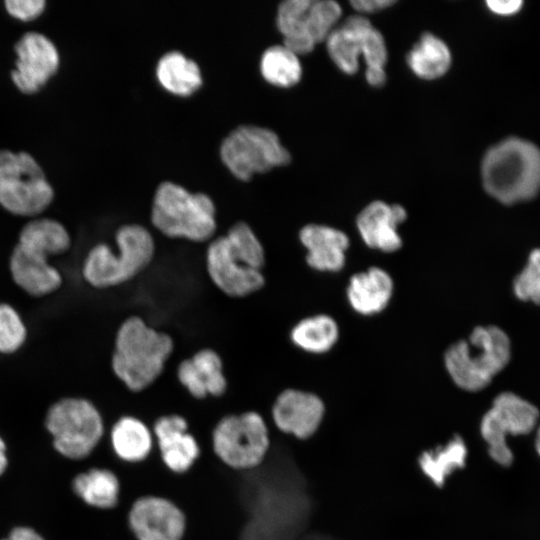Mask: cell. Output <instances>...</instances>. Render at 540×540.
<instances>
[{
    "label": "cell",
    "instance_id": "cell-41",
    "mask_svg": "<svg viewBox=\"0 0 540 540\" xmlns=\"http://www.w3.org/2000/svg\"><path fill=\"white\" fill-rule=\"evenodd\" d=\"M5 540H11V539L8 538V539H5Z\"/></svg>",
    "mask_w": 540,
    "mask_h": 540
},
{
    "label": "cell",
    "instance_id": "cell-32",
    "mask_svg": "<svg viewBox=\"0 0 540 540\" xmlns=\"http://www.w3.org/2000/svg\"><path fill=\"white\" fill-rule=\"evenodd\" d=\"M513 288L519 299L540 304V248L530 253L527 265L514 279Z\"/></svg>",
    "mask_w": 540,
    "mask_h": 540
},
{
    "label": "cell",
    "instance_id": "cell-1",
    "mask_svg": "<svg viewBox=\"0 0 540 540\" xmlns=\"http://www.w3.org/2000/svg\"><path fill=\"white\" fill-rule=\"evenodd\" d=\"M265 251L252 228L235 223L228 232L210 241L207 272L217 288L230 297H245L260 290L265 278Z\"/></svg>",
    "mask_w": 540,
    "mask_h": 540
},
{
    "label": "cell",
    "instance_id": "cell-39",
    "mask_svg": "<svg viewBox=\"0 0 540 540\" xmlns=\"http://www.w3.org/2000/svg\"><path fill=\"white\" fill-rule=\"evenodd\" d=\"M5 443L0 437V475L4 472L6 466H7V458L5 454Z\"/></svg>",
    "mask_w": 540,
    "mask_h": 540
},
{
    "label": "cell",
    "instance_id": "cell-12",
    "mask_svg": "<svg viewBox=\"0 0 540 540\" xmlns=\"http://www.w3.org/2000/svg\"><path fill=\"white\" fill-rule=\"evenodd\" d=\"M126 520L135 540H183L187 531L182 508L159 495L136 498L128 508Z\"/></svg>",
    "mask_w": 540,
    "mask_h": 540
},
{
    "label": "cell",
    "instance_id": "cell-2",
    "mask_svg": "<svg viewBox=\"0 0 540 540\" xmlns=\"http://www.w3.org/2000/svg\"><path fill=\"white\" fill-rule=\"evenodd\" d=\"M485 191L507 205L527 201L540 191V149L518 137L492 146L481 162Z\"/></svg>",
    "mask_w": 540,
    "mask_h": 540
},
{
    "label": "cell",
    "instance_id": "cell-19",
    "mask_svg": "<svg viewBox=\"0 0 540 540\" xmlns=\"http://www.w3.org/2000/svg\"><path fill=\"white\" fill-rule=\"evenodd\" d=\"M41 250L18 243L11 255L10 269L14 281L29 294L42 296L61 284L59 272L47 262Z\"/></svg>",
    "mask_w": 540,
    "mask_h": 540
},
{
    "label": "cell",
    "instance_id": "cell-22",
    "mask_svg": "<svg viewBox=\"0 0 540 540\" xmlns=\"http://www.w3.org/2000/svg\"><path fill=\"white\" fill-rule=\"evenodd\" d=\"M393 288V280L388 272L379 267H370L350 278L346 295L349 304L357 313L368 316L386 308Z\"/></svg>",
    "mask_w": 540,
    "mask_h": 540
},
{
    "label": "cell",
    "instance_id": "cell-33",
    "mask_svg": "<svg viewBox=\"0 0 540 540\" xmlns=\"http://www.w3.org/2000/svg\"><path fill=\"white\" fill-rule=\"evenodd\" d=\"M26 330L18 313L9 305L0 304V351L11 353L25 340Z\"/></svg>",
    "mask_w": 540,
    "mask_h": 540
},
{
    "label": "cell",
    "instance_id": "cell-30",
    "mask_svg": "<svg viewBox=\"0 0 540 540\" xmlns=\"http://www.w3.org/2000/svg\"><path fill=\"white\" fill-rule=\"evenodd\" d=\"M18 243L41 250L49 256L65 252L70 246V237L59 222L39 219L24 226Z\"/></svg>",
    "mask_w": 540,
    "mask_h": 540
},
{
    "label": "cell",
    "instance_id": "cell-23",
    "mask_svg": "<svg viewBox=\"0 0 540 540\" xmlns=\"http://www.w3.org/2000/svg\"><path fill=\"white\" fill-rule=\"evenodd\" d=\"M110 442L116 457L128 465L145 462L155 449L151 427L134 415H123L115 421Z\"/></svg>",
    "mask_w": 540,
    "mask_h": 540
},
{
    "label": "cell",
    "instance_id": "cell-15",
    "mask_svg": "<svg viewBox=\"0 0 540 540\" xmlns=\"http://www.w3.org/2000/svg\"><path fill=\"white\" fill-rule=\"evenodd\" d=\"M17 60L11 77L25 94L39 91L56 73L59 55L55 45L41 33L28 32L15 45Z\"/></svg>",
    "mask_w": 540,
    "mask_h": 540
},
{
    "label": "cell",
    "instance_id": "cell-38",
    "mask_svg": "<svg viewBox=\"0 0 540 540\" xmlns=\"http://www.w3.org/2000/svg\"><path fill=\"white\" fill-rule=\"evenodd\" d=\"M11 540H44L37 532L28 527L14 528L9 536Z\"/></svg>",
    "mask_w": 540,
    "mask_h": 540
},
{
    "label": "cell",
    "instance_id": "cell-35",
    "mask_svg": "<svg viewBox=\"0 0 540 540\" xmlns=\"http://www.w3.org/2000/svg\"><path fill=\"white\" fill-rule=\"evenodd\" d=\"M395 3L391 0H355L350 4L360 14H371L389 8Z\"/></svg>",
    "mask_w": 540,
    "mask_h": 540
},
{
    "label": "cell",
    "instance_id": "cell-37",
    "mask_svg": "<svg viewBox=\"0 0 540 540\" xmlns=\"http://www.w3.org/2000/svg\"><path fill=\"white\" fill-rule=\"evenodd\" d=\"M365 79L372 87H381L386 81L385 68H366Z\"/></svg>",
    "mask_w": 540,
    "mask_h": 540
},
{
    "label": "cell",
    "instance_id": "cell-40",
    "mask_svg": "<svg viewBox=\"0 0 540 540\" xmlns=\"http://www.w3.org/2000/svg\"><path fill=\"white\" fill-rule=\"evenodd\" d=\"M535 445H536L537 452L540 455V426L537 430Z\"/></svg>",
    "mask_w": 540,
    "mask_h": 540
},
{
    "label": "cell",
    "instance_id": "cell-3",
    "mask_svg": "<svg viewBox=\"0 0 540 540\" xmlns=\"http://www.w3.org/2000/svg\"><path fill=\"white\" fill-rule=\"evenodd\" d=\"M173 348L169 334L147 325L138 316H131L116 334L113 372L130 391L141 392L159 378Z\"/></svg>",
    "mask_w": 540,
    "mask_h": 540
},
{
    "label": "cell",
    "instance_id": "cell-8",
    "mask_svg": "<svg viewBox=\"0 0 540 540\" xmlns=\"http://www.w3.org/2000/svg\"><path fill=\"white\" fill-rule=\"evenodd\" d=\"M220 157L228 170L242 181L250 180L255 173L287 165L291 160L278 135L256 125H241L232 130L220 146Z\"/></svg>",
    "mask_w": 540,
    "mask_h": 540
},
{
    "label": "cell",
    "instance_id": "cell-11",
    "mask_svg": "<svg viewBox=\"0 0 540 540\" xmlns=\"http://www.w3.org/2000/svg\"><path fill=\"white\" fill-rule=\"evenodd\" d=\"M538 409L512 392L499 394L480 421V435L490 458L501 466H510L513 453L507 435L530 433L538 420Z\"/></svg>",
    "mask_w": 540,
    "mask_h": 540
},
{
    "label": "cell",
    "instance_id": "cell-4",
    "mask_svg": "<svg viewBox=\"0 0 540 540\" xmlns=\"http://www.w3.org/2000/svg\"><path fill=\"white\" fill-rule=\"evenodd\" d=\"M510 359V340L496 326L476 327L467 340L445 352V367L456 386L476 392L485 388Z\"/></svg>",
    "mask_w": 540,
    "mask_h": 540
},
{
    "label": "cell",
    "instance_id": "cell-31",
    "mask_svg": "<svg viewBox=\"0 0 540 540\" xmlns=\"http://www.w3.org/2000/svg\"><path fill=\"white\" fill-rule=\"evenodd\" d=\"M342 15L341 6L333 0H311L307 12V32L316 45L326 41L337 27Z\"/></svg>",
    "mask_w": 540,
    "mask_h": 540
},
{
    "label": "cell",
    "instance_id": "cell-6",
    "mask_svg": "<svg viewBox=\"0 0 540 540\" xmlns=\"http://www.w3.org/2000/svg\"><path fill=\"white\" fill-rule=\"evenodd\" d=\"M115 240L116 252L106 244H98L88 253L83 276L90 285L107 288L123 284L145 270L154 258V239L139 224L121 226Z\"/></svg>",
    "mask_w": 540,
    "mask_h": 540
},
{
    "label": "cell",
    "instance_id": "cell-13",
    "mask_svg": "<svg viewBox=\"0 0 540 540\" xmlns=\"http://www.w3.org/2000/svg\"><path fill=\"white\" fill-rule=\"evenodd\" d=\"M325 415V403L318 395L294 388L281 391L271 407V420L275 428L299 441L313 437Z\"/></svg>",
    "mask_w": 540,
    "mask_h": 540
},
{
    "label": "cell",
    "instance_id": "cell-34",
    "mask_svg": "<svg viewBox=\"0 0 540 540\" xmlns=\"http://www.w3.org/2000/svg\"><path fill=\"white\" fill-rule=\"evenodd\" d=\"M44 0H7L5 6L10 15L23 20L30 21L37 18L45 8Z\"/></svg>",
    "mask_w": 540,
    "mask_h": 540
},
{
    "label": "cell",
    "instance_id": "cell-26",
    "mask_svg": "<svg viewBox=\"0 0 540 540\" xmlns=\"http://www.w3.org/2000/svg\"><path fill=\"white\" fill-rule=\"evenodd\" d=\"M156 76L164 89L178 96L191 95L202 85L198 64L179 51L167 52L159 59Z\"/></svg>",
    "mask_w": 540,
    "mask_h": 540
},
{
    "label": "cell",
    "instance_id": "cell-27",
    "mask_svg": "<svg viewBox=\"0 0 540 540\" xmlns=\"http://www.w3.org/2000/svg\"><path fill=\"white\" fill-rule=\"evenodd\" d=\"M310 1L286 0L277 9L276 25L283 36V45L298 56L311 52L316 46L307 32Z\"/></svg>",
    "mask_w": 540,
    "mask_h": 540
},
{
    "label": "cell",
    "instance_id": "cell-25",
    "mask_svg": "<svg viewBox=\"0 0 540 540\" xmlns=\"http://www.w3.org/2000/svg\"><path fill=\"white\" fill-rule=\"evenodd\" d=\"M409 69L418 78L435 80L445 75L452 63L448 45L432 33H423L406 57Z\"/></svg>",
    "mask_w": 540,
    "mask_h": 540
},
{
    "label": "cell",
    "instance_id": "cell-5",
    "mask_svg": "<svg viewBox=\"0 0 540 540\" xmlns=\"http://www.w3.org/2000/svg\"><path fill=\"white\" fill-rule=\"evenodd\" d=\"M151 222L167 237L204 242L216 231V208L207 194L166 181L155 191Z\"/></svg>",
    "mask_w": 540,
    "mask_h": 540
},
{
    "label": "cell",
    "instance_id": "cell-7",
    "mask_svg": "<svg viewBox=\"0 0 540 540\" xmlns=\"http://www.w3.org/2000/svg\"><path fill=\"white\" fill-rule=\"evenodd\" d=\"M210 448L228 469L254 471L263 465L272 448L268 423L255 410L224 415L211 429Z\"/></svg>",
    "mask_w": 540,
    "mask_h": 540
},
{
    "label": "cell",
    "instance_id": "cell-14",
    "mask_svg": "<svg viewBox=\"0 0 540 540\" xmlns=\"http://www.w3.org/2000/svg\"><path fill=\"white\" fill-rule=\"evenodd\" d=\"M151 430L155 450L169 472L185 474L201 457V445L196 435L190 431L189 422L183 415H161L153 422Z\"/></svg>",
    "mask_w": 540,
    "mask_h": 540
},
{
    "label": "cell",
    "instance_id": "cell-16",
    "mask_svg": "<svg viewBox=\"0 0 540 540\" xmlns=\"http://www.w3.org/2000/svg\"><path fill=\"white\" fill-rule=\"evenodd\" d=\"M406 218L407 212L403 206L375 200L359 213L356 226L368 247L391 253L402 246L398 227Z\"/></svg>",
    "mask_w": 540,
    "mask_h": 540
},
{
    "label": "cell",
    "instance_id": "cell-18",
    "mask_svg": "<svg viewBox=\"0 0 540 540\" xmlns=\"http://www.w3.org/2000/svg\"><path fill=\"white\" fill-rule=\"evenodd\" d=\"M299 240L307 250L306 262L311 268L337 272L344 267L349 238L343 231L326 225L308 224L300 230Z\"/></svg>",
    "mask_w": 540,
    "mask_h": 540
},
{
    "label": "cell",
    "instance_id": "cell-21",
    "mask_svg": "<svg viewBox=\"0 0 540 540\" xmlns=\"http://www.w3.org/2000/svg\"><path fill=\"white\" fill-rule=\"evenodd\" d=\"M468 446L465 439L454 433L445 443L423 450L416 458L420 473L436 488L466 467Z\"/></svg>",
    "mask_w": 540,
    "mask_h": 540
},
{
    "label": "cell",
    "instance_id": "cell-28",
    "mask_svg": "<svg viewBox=\"0 0 540 540\" xmlns=\"http://www.w3.org/2000/svg\"><path fill=\"white\" fill-rule=\"evenodd\" d=\"M339 328L336 321L325 314L310 316L299 321L291 330L295 346L309 353H324L337 342Z\"/></svg>",
    "mask_w": 540,
    "mask_h": 540
},
{
    "label": "cell",
    "instance_id": "cell-24",
    "mask_svg": "<svg viewBox=\"0 0 540 540\" xmlns=\"http://www.w3.org/2000/svg\"><path fill=\"white\" fill-rule=\"evenodd\" d=\"M72 486L78 497L97 509L111 510L121 502V479L108 468H92L80 473L74 478Z\"/></svg>",
    "mask_w": 540,
    "mask_h": 540
},
{
    "label": "cell",
    "instance_id": "cell-29",
    "mask_svg": "<svg viewBox=\"0 0 540 540\" xmlns=\"http://www.w3.org/2000/svg\"><path fill=\"white\" fill-rule=\"evenodd\" d=\"M260 72L270 84L289 88L296 85L302 76L299 56L282 45L268 47L260 59Z\"/></svg>",
    "mask_w": 540,
    "mask_h": 540
},
{
    "label": "cell",
    "instance_id": "cell-9",
    "mask_svg": "<svg viewBox=\"0 0 540 540\" xmlns=\"http://www.w3.org/2000/svg\"><path fill=\"white\" fill-rule=\"evenodd\" d=\"M53 189L35 159L26 152L0 151V205L9 212L32 216L53 199Z\"/></svg>",
    "mask_w": 540,
    "mask_h": 540
},
{
    "label": "cell",
    "instance_id": "cell-20",
    "mask_svg": "<svg viewBox=\"0 0 540 540\" xmlns=\"http://www.w3.org/2000/svg\"><path fill=\"white\" fill-rule=\"evenodd\" d=\"M373 28L362 15L347 18L326 39L328 54L343 73L353 75L358 71L359 58L363 57L366 39Z\"/></svg>",
    "mask_w": 540,
    "mask_h": 540
},
{
    "label": "cell",
    "instance_id": "cell-36",
    "mask_svg": "<svg viewBox=\"0 0 540 540\" xmlns=\"http://www.w3.org/2000/svg\"><path fill=\"white\" fill-rule=\"evenodd\" d=\"M487 8L496 15H513L522 7V1L519 0H489L486 1Z\"/></svg>",
    "mask_w": 540,
    "mask_h": 540
},
{
    "label": "cell",
    "instance_id": "cell-10",
    "mask_svg": "<svg viewBox=\"0 0 540 540\" xmlns=\"http://www.w3.org/2000/svg\"><path fill=\"white\" fill-rule=\"evenodd\" d=\"M46 426L56 450L71 459L87 457L100 442L104 423L98 409L88 400L63 399L48 411Z\"/></svg>",
    "mask_w": 540,
    "mask_h": 540
},
{
    "label": "cell",
    "instance_id": "cell-17",
    "mask_svg": "<svg viewBox=\"0 0 540 540\" xmlns=\"http://www.w3.org/2000/svg\"><path fill=\"white\" fill-rule=\"evenodd\" d=\"M177 378L187 392L197 400L207 396L220 397L227 390V380L219 354L209 348L197 351L177 368Z\"/></svg>",
    "mask_w": 540,
    "mask_h": 540
}]
</instances>
